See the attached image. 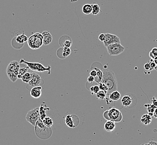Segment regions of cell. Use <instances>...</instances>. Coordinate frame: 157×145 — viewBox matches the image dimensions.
<instances>
[{"label":"cell","instance_id":"obj_1","mask_svg":"<svg viewBox=\"0 0 157 145\" xmlns=\"http://www.w3.org/2000/svg\"><path fill=\"white\" fill-rule=\"evenodd\" d=\"M103 78L101 80V83H104L108 88V94L109 95L112 92L117 90L118 89V82L115 75L112 71L104 69Z\"/></svg>","mask_w":157,"mask_h":145},{"label":"cell","instance_id":"obj_2","mask_svg":"<svg viewBox=\"0 0 157 145\" xmlns=\"http://www.w3.org/2000/svg\"><path fill=\"white\" fill-rule=\"evenodd\" d=\"M35 131L37 137L41 140L48 139L52 135L51 128L45 126L40 118L37 121L35 126Z\"/></svg>","mask_w":157,"mask_h":145},{"label":"cell","instance_id":"obj_3","mask_svg":"<svg viewBox=\"0 0 157 145\" xmlns=\"http://www.w3.org/2000/svg\"><path fill=\"white\" fill-rule=\"evenodd\" d=\"M20 69V63L17 61H12L8 65L6 68V74L9 79L12 82L14 83L18 79Z\"/></svg>","mask_w":157,"mask_h":145},{"label":"cell","instance_id":"obj_4","mask_svg":"<svg viewBox=\"0 0 157 145\" xmlns=\"http://www.w3.org/2000/svg\"><path fill=\"white\" fill-rule=\"evenodd\" d=\"M104 118L107 121L120 122L123 120V115L120 110L115 108H111L105 110L103 113Z\"/></svg>","mask_w":157,"mask_h":145},{"label":"cell","instance_id":"obj_5","mask_svg":"<svg viewBox=\"0 0 157 145\" xmlns=\"http://www.w3.org/2000/svg\"><path fill=\"white\" fill-rule=\"evenodd\" d=\"M20 64H24L30 69L33 71H36L38 72H47L48 74H51V67L48 66V67H45L43 64L40 63L29 62L25 61L24 59H21L20 61Z\"/></svg>","mask_w":157,"mask_h":145},{"label":"cell","instance_id":"obj_6","mask_svg":"<svg viewBox=\"0 0 157 145\" xmlns=\"http://www.w3.org/2000/svg\"><path fill=\"white\" fill-rule=\"evenodd\" d=\"M27 44L30 48L37 50L43 45V36L40 33H36L28 38Z\"/></svg>","mask_w":157,"mask_h":145},{"label":"cell","instance_id":"obj_7","mask_svg":"<svg viewBox=\"0 0 157 145\" xmlns=\"http://www.w3.org/2000/svg\"><path fill=\"white\" fill-rule=\"evenodd\" d=\"M26 120L28 123H30L32 126H35L37 121L40 118V113H39V107H36L35 108L29 110L26 116Z\"/></svg>","mask_w":157,"mask_h":145},{"label":"cell","instance_id":"obj_8","mask_svg":"<svg viewBox=\"0 0 157 145\" xmlns=\"http://www.w3.org/2000/svg\"><path fill=\"white\" fill-rule=\"evenodd\" d=\"M107 49L110 55L118 56L124 51L125 48L120 43H114L109 45Z\"/></svg>","mask_w":157,"mask_h":145},{"label":"cell","instance_id":"obj_9","mask_svg":"<svg viewBox=\"0 0 157 145\" xmlns=\"http://www.w3.org/2000/svg\"><path fill=\"white\" fill-rule=\"evenodd\" d=\"M105 34V40L103 42L104 45L105 47H107L109 45L114 44V43H120L121 44V40L120 38L116 35L111 34L109 33H106Z\"/></svg>","mask_w":157,"mask_h":145},{"label":"cell","instance_id":"obj_10","mask_svg":"<svg viewBox=\"0 0 157 145\" xmlns=\"http://www.w3.org/2000/svg\"><path fill=\"white\" fill-rule=\"evenodd\" d=\"M32 73V78L31 80L28 83V85L32 87L41 86V85L44 84V80L42 79L41 76L35 72H31Z\"/></svg>","mask_w":157,"mask_h":145},{"label":"cell","instance_id":"obj_11","mask_svg":"<svg viewBox=\"0 0 157 145\" xmlns=\"http://www.w3.org/2000/svg\"><path fill=\"white\" fill-rule=\"evenodd\" d=\"M75 115L68 114L65 118V123L66 125L69 128H75L79 124V119L78 118L74 121V118Z\"/></svg>","mask_w":157,"mask_h":145},{"label":"cell","instance_id":"obj_12","mask_svg":"<svg viewBox=\"0 0 157 145\" xmlns=\"http://www.w3.org/2000/svg\"><path fill=\"white\" fill-rule=\"evenodd\" d=\"M71 53L72 50L70 48L66 47H61L59 49H58L57 54L59 58L65 59L67 58L69 55H70Z\"/></svg>","mask_w":157,"mask_h":145},{"label":"cell","instance_id":"obj_13","mask_svg":"<svg viewBox=\"0 0 157 145\" xmlns=\"http://www.w3.org/2000/svg\"><path fill=\"white\" fill-rule=\"evenodd\" d=\"M59 43L61 47H66L69 48H70L73 44L72 40L68 36H62L60 39Z\"/></svg>","mask_w":157,"mask_h":145},{"label":"cell","instance_id":"obj_14","mask_svg":"<svg viewBox=\"0 0 157 145\" xmlns=\"http://www.w3.org/2000/svg\"><path fill=\"white\" fill-rule=\"evenodd\" d=\"M42 88L41 86L32 87L30 91V96L35 99L39 98L42 94Z\"/></svg>","mask_w":157,"mask_h":145},{"label":"cell","instance_id":"obj_15","mask_svg":"<svg viewBox=\"0 0 157 145\" xmlns=\"http://www.w3.org/2000/svg\"><path fill=\"white\" fill-rule=\"evenodd\" d=\"M121 102L123 107L126 108L130 107L133 104V98L129 95H125L121 98Z\"/></svg>","mask_w":157,"mask_h":145},{"label":"cell","instance_id":"obj_16","mask_svg":"<svg viewBox=\"0 0 157 145\" xmlns=\"http://www.w3.org/2000/svg\"><path fill=\"white\" fill-rule=\"evenodd\" d=\"M48 110H50V108L48 107L47 104L45 102H42L40 106L39 107V113H40V119L42 121L44 120L46 117V111Z\"/></svg>","mask_w":157,"mask_h":145},{"label":"cell","instance_id":"obj_17","mask_svg":"<svg viewBox=\"0 0 157 145\" xmlns=\"http://www.w3.org/2000/svg\"><path fill=\"white\" fill-rule=\"evenodd\" d=\"M42 35L43 36V44L45 45H49L52 41V36L50 33L45 31L42 32Z\"/></svg>","mask_w":157,"mask_h":145},{"label":"cell","instance_id":"obj_18","mask_svg":"<svg viewBox=\"0 0 157 145\" xmlns=\"http://www.w3.org/2000/svg\"><path fill=\"white\" fill-rule=\"evenodd\" d=\"M104 129L108 132H111L115 129V122L111 121H107L104 124Z\"/></svg>","mask_w":157,"mask_h":145},{"label":"cell","instance_id":"obj_19","mask_svg":"<svg viewBox=\"0 0 157 145\" xmlns=\"http://www.w3.org/2000/svg\"><path fill=\"white\" fill-rule=\"evenodd\" d=\"M121 95L120 92L118 90L112 92L109 94V99L111 101H117L120 99Z\"/></svg>","mask_w":157,"mask_h":145},{"label":"cell","instance_id":"obj_20","mask_svg":"<svg viewBox=\"0 0 157 145\" xmlns=\"http://www.w3.org/2000/svg\"><path fill=\"white\" fill-rule=\"evenodd\" d=\"M152 121V117L148 114H144L140 118V121L144 125H149Z\"/></svg>","mask_w":157,"mask_h":145},{"label":"cell","instance_id":"obj_21","mask_svg":"<svg viewBox=\"0 0 157 145\" xmlns=\"http://www.w3.org/2000/svg\"><path fill=\"white\" fill-rule=\"evenodd\" d=\"M16 41L17 43L19 44H24L25 42L27 41L28 40V37L26 35H25L24 34L20 35L19 36H16Z\"/></svg>","mask_w":157,"mask_h":145},{"label":"cell","instance_id":"obj_22","mask_svg":"<svg viewBox=\"0 0 157 145\" xmlns=\"http://www.w3.org/2000/svg\"><path fill=\"white\" fill-rule=\"evenodd\" d=\"M82 11L86 14L89 15L92 13V6L90 4H85L82 7Z\"/></svg>","mask_w":157,"mask_h":145},{"label":"cell","instance_id":"obj_23","mask_svg":"<svg viewBox=\"0 0 157 145\" xmlns=\"http://www.w3.org/2000/svg\"><path fill=\"white\" fill-rule=\"evenodd\" d=\"M32 78V73L31 72H27L23 76L21 80L23 82L25 83H28L31 80Z\"/></svg>","mask_w":157,"mask_h":145},{"label":"cell","instance_id":"obj_24","mask_svg":"<svg viewBox=\"0 0 157 145\" xmlns=\"http://www.w3.org/2000/svg\"><path fill=\"white\" fill-rule=\"evenodd\" d=\"M107 94H108L107 92L100 90L96 94L97 98V99H101V100H104L107 98Z\"/></svg>","mask_w":157,"mask_h":145},{"label":"cell","instance_id":"obj_25","mask_svg":"<svg viewBox=\"0 0 157 145\" xmlns=\"http://www.w3.org/2000/svg\"><path fill=\"white\" fill-rule=\"evenodd\" d=\"M42 122L45 126L48 127H51L53 125V121L52 118L48 116L44 120H42Z\"/></svg>","mask_w":157,"mask_h":145},{"label":"cell","instance_id":"obj_26","mask_svg":"<svg viewBox=\"0 0 157 145\" xmlns=\"http://www.w3.org/2000/svg\"><path fill=\"white\" fill-rule=\"evenodd\" d=\"M92 6V14L94 15H97L100 12V9L99 6L97 3H94L91 5Z\"/></svg>","mask_w":157,"mask_h":145},{"label":"cell","instance_id":"obj_27","mask_svg":"<svg viewBox=\"0 0 157 145\" xmlns=\"http://www.w3.org/2000/svg\"><path fill=\"white\" fill-rule=\"evenodd\" d=\"M95 69L97 71V79L95 80V82H97V83H100L101 82V80L103 78V72L102 71H101L100 69H98V68H95Z\"/></svg>","mask_w":157,"mask_h":145},{"label":"cell","instance_id":"obj_28","mask_svg":"<svg viewBox=\"0 0 157 145\" xmlns=\"http://www.w3.org/2000/svg\"><path fill=\"white\" fill-rule=\"evenodd\" d=\"M28 69L29 68L27 66L26 67H24V68H20V69L19 70V75H18V79H21L23 76L25 74H26V72H27Z\"/></svg>","mask_w":157,"mask_h":145},{"label":"cell","instance_id":"obj_29","mask_svg":"<svg viewBox=\"0 0 157 145\" xmlns=\"http://www.w3.org/2000/svg\"><path fill=\"white\" fill-rule=\"evenodd\" d=\"M144 107L146 108L147 110L149 113H154L155 109H156V107L154 106L153 104H146L144 105Z\"/></svg>","mask_w":157,"mask_h":145},{"label":"cell","instance_id":"obj_30","mask_svg":"<svg viewBox=\"0 0 157 145\" xmlns=\"http://www.w3.org/2000/svg\"><path fill=\"white\" fill-rule=\"evenodd\" d=\"M149 57L151 59H154L156 57H157V48L155 47L152 49V50L149 52Z\"/></svg>","mask_w":157,"mask_h":145},{"label":"cell","instance_id":"obj_31","mask_svg":"<svg viewBox=\"0 0 157 145\" xmlns=\"http://www.w3.org/2000/svg\"><path fill=\"white\" fill-rule=\"evenodd\" d=\"M90 91L91 92V94H96L100 91V89H99V87L98 85H94L93 86H91L90 88Z\"/></svg>","mask_w":157,"mask_h":145},{"label":"cell","instance_id":"obj_32","mask_svg":"<svg viewBox=\"0 0 157 145\" xmlns=\"http://www.w3.org/2000/svg\"><path fill=\"white\" fill-rule=\"evenodd\" d=\"M98 86L99 87V89H100V90H101V91H104V92H108V88L107 87V86L104 83H98Z\"/></svg>","mask_w":157,"mask_h":145},{"label":"cell","instance_id":"obj_33","mask_svg":"<svg viewBox=\"0 0 157 145\" xmlns=\"http://www.w3.org/2000/svg\"><path fill=\"white\" fill-rule=\"evenodd\" d=\"M149 64H150V68L152 70L153 69H155L157 67V65L155 64V63L154 62L153 59H150L149 62Z\"/></svg>","mask_w":157,"mask_h":145},{"label":"cell","instance_id":"obj_34","mask_svg":"<svg viewBox=\"0 0 157 145\" xmlns=\"http://www.w3.org/2000/svg\"><path fill=\"white\" fill-rule=\"evenodd\" d=\"M87 82H88L89 83L92 84V83H93L95 82V78L93 77V76H90H90L87 78Z\"/></svg>","mask_w":157,"mask_h":145},{"label":"cell","instance_id":"obj_35","mask_svg":"<svg viewBox=\"0 0 157 145\" xmlns=\"http://www.w3.org/2000/svg\"><path fill=\"white\" fill-rule=\"evenodd\" d=\"M105 34H100L99 36V40L100 41H102V42H104L105 40Z\"/></svg>","mask_w":157,"mask_h":145},{"label":"cell","instance_id":"obj_36","mask_svg":"<svg viewBox=\"0 0 157 145\" xmlns=\"http://www.w3.org/2000/svg\"><path fill=\"white\" fill-rule=\"evenodd\" d=\"M90 76H93V77H94V78L97 77V71H96L95 69H93V70L90 72Z\"/></svg>","mask_w":157,"mask_h":145},{"label":"cell","instance_id":"obj_37","mask_svg":"<svg viewBox=\"0 0 157 145\" xmlns=\"http://www.w3.org/2000/svg\"><path fill=\"white\" fill-rule=\"evenodd\" d=\"M144 69H145L146 71H152V69H151L150 64H149V63L145 64V65H144Z\"/></svg>","mask_w":157,"mask_h":145},{"label":"cell","instance_id":"obj_38","mask_svg":"<svg viewBox=\"0 0 157 145\" xmlns=\"http://www.w3.org/2000/svg\"><path fill=\"white\" fill-rule=\"evenodd\" d=\"M152 104L157 107V99H155L154 97H153V100H152Z\"/></svg>","mask_w":157,"mask_h":145},{"label":"cell","instance_id":"obj_39","mask_svg":"<svg viewBox=\"0 0 157 145\" xmlns=\"http://www.w3.org/2000/svg\"><path fill=\"white\" fill-rule=\"evenodd\" d=\"M149 144L150 145H157V142H155L153 141H151L149 142Z\"/></svg>","mask_w":157,"mask_h":145},{"label":"cell","instance_id":"obj_40","mask_svg":"<svg viewBox=\"0 0 157 145\" xmlns=\"http://www.w3.org/2000/svg\"><path fill=\"white\" fill-rule=\"evenodd\" d=\"M153 116H154L155 118H157V107L156 108V109H155V110H154V113H153Z\"/></svg>","mask_w":157,"mask_h":145},{"label":"cell","instance_id":"obj_41","mask_svg":"<svg viewBox=\"0 0 157 145\" xmlns=\"http://www.w3.org/2000/svg\"><path fill=\"white\" fill-rule=\"evenodd\" d=\"M153 61H154V62L155 63V64L157 65V57H156V58L153 59Z\"/></svg>","mask_w":157,"mask_h":145},{"label":"cell","instance_id":"obj_42","mask_svg":"<svg viewBox=\"0 0 157 145\" xmlns=\"http://www.w3.org/2000/svg\"><path fill=\"white\" fill-rule=\"evenodd\" d=\"M150 145L149 143L148 144H144V145Z\"/></svg>","mask_w":157,"mask_h":145}]
</instances>
